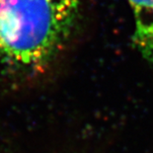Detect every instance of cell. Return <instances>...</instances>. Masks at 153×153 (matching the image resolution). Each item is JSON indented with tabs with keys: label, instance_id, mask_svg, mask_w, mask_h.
Segmentation results:
<instances>
[{
	"label": "cell",
	"instance_id": "cell-1",
	"mask_svg": "<svg viewBox=\"0 0 153 153\" xmlns=\"http://www.w3.org/2000/svg\"><path fill=\"white\" fill-rule=\"evenodd\" d=\"M80 0H0V67L38 71L75 25Z\"/></svg>",
	"mask_w": 153,
	"mask_h": 153
},
{
	"label": "cell",
	"instance_id": "cell-2",
	"mask_svg": "<svg viewBox=\"0 0 153 153\" xmlns=\"http://www.w3.org/2000/svg\"><path fill=\"white\" fill-rule=\"evenodd\" d=\"M126 1L134 20L133 45L146 60L153 62V0Z\"/></svg>",
	"mask_w": 153,
	"mask_h": 153
}]
</instances>
